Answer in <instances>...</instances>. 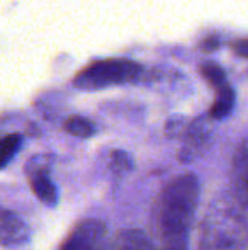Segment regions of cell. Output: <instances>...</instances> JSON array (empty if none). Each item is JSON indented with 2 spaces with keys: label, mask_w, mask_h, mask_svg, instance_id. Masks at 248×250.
<instances>
[{
  "label": "cell",
  "mask_w": 248,
  "mask_h": 250,
  "mask_svg": "<svg viewBox=\"0 0 248 250\" xmlns=\"http://www.w3.org/2000/svg\"><path fill=\"white\" fill-rule=\"evenodd\" d=\"M233 48H235V53H236V55L243 56V58H248V40L236 41V43L233 44Z\"/></svg>",
  "instance_id": "obj_15"
},
{
  "label": "cell",
  "mask_w": 248,
  "mask_h": 250,
  "mask_svg": "<svg viewBox=\"0 0 248 250\" xmlns=\"http://www.w3.org/2000/svg\"><path fill=\"white\" fill-rule=\"evenodd\" d=\"M109 250H156L145 231L134 230H121L109 242Z\"/></svg>",
  "instance_id": "obj_8"
},
{
  "label": "cell",
  "mask_w": 248,
  "mask_h": 250,
  "mask_svg": "<svg viewBox=\"0 0 248 250\" xmlns=\"http://www.w3.org/2000/svg\"><path fill=\"white\" fill-rule=\"evenodd\" d=\"M233 194L243 213H248V140L242 143L233 157Z\"/></svg>",
  "instance_id": "obj_5"
},
{
  "label": "cell",
  "mask_w": 248,
  "mask_h": 250,
  "mask_svg": "<svg viewBox=\"0 0 248 250\" xmlns=\"http://www.w3.org/2000/svg\"><path fill=\"white\" fill-rule=\"evenodd\" d=\"M201 73L204 75V79L208 80L211 85H214L216 89H221L223 85H226L225 82V72L221 66L214 65V63H204L201 66Z\"/></svg>",
  "instance_id": "obj_13"
},
{
  "label": "cell",
  "mask_w": 248,
  "mask_h": 250,
  "mask_svg": "<svg viewBox=\"0 0 248 250\" xmlns=\"http://www.w3.org/2000/svg\"><path fill=\"white\" fill-rule=\"evenodd\" d=\"M141 73V65L133 62V60H100V62L92 63L87 68H83L82 72L76 73V77L73 79V85L85 90L104 89V87L134 82V80L139 79Z\"/></svg>",
  "instance_id": "obj_3"
},
{
  "label": "cell",
  "mask_w": 248,
  "mask_h": 250,
  "mask_svg": "<svg viewBox=\"0 0 248 250\" xmlns=\"http://www.w3.org/2000/svg\"><path fill=\"white\" fill-rule=\"evenodd\" d=\"M60 250H109L106 227L97 220L82 221L66 237Z\"/></svg>",
  "instance_id": "obj_4"
},
{
  "label": "cell",
  "mask_w": 248,
  "mask_h": 250,
  "mask_svg": "<svg viewBox=\"0 0 248 250\" xmlns=\"http://www.w3.org/2000/svg\"><path fill=\"white\" fill-rule=\"evenodd\" d=\"M29 238V228L24 220L14 211L0 208V245L2 247H17Z\"/></svg>",
  "instance_id": "obj_6"
},
{
  "label": "cell",
  "mask_w": 248,
  "mask_h": 250,
  "mask_svg": "<svg viewBox=\"0 0 248 250\" xmlns=\"http://www.w3.org/2000/svg\"><path fill=\"white\" fill-rule=\"evenodd\" d=\"M156 250H189L187 240H160Z\"/></svg>",
  "instance_id": "obj_14"
},
{
  "label": "cell",
  "mask_w": 248,
  "mask_h": 250,
  "mask_svg": "<svg viewBox=\"0 0 248 250\" xmlns=\"http://www.w3.org/2000/svg\"><path fill=\"white\" fill-rule=\"evenodd\" d=\"M206 140H208V131L199 125L192 126V129L187 135L186 146L182 150V160H192L206 146Z\"/></svg>",
  "instance_id": "obj_9"
},
{
  "label": "cell",
  "mask_w": 248,
  "mask_h": 250,
  "mask_svg": "<svg viewBox=\"0 0 248 250\" xmlns=\"http://www.w3.org/2000/svg\"><path fill=\"white\" fill-rule=\"evenodd\" d=\"M248 225L235 199L211 204L201 225L199 250H247Z\"/></svg>",
  "instance_id": "obj_2"
},
{
  "label": "cell",
  "mask_w": 248,
  "mask_h": 250,
  "mask_svg": "<svg viewBox=\"0 0 248 250\" xmlns=\"http://www.w3.org/2000/svg\"><path fill=\"white\" fill-rule=\"evenodd\" d=\"M65 129L73 136H78V138H89L95 133V126L85 118H80V116H72L65 121Z\"/></svg>",
  "instance_id": "obj_12"
},
{
  "label": "cell",
  "mask_w": 248,
  "mask_h": 250,
  "mask_svg": "<svg viewBox=\"0 0 248 250\" xmlns=\"http://www.w3.org/2000/svg\"><path fill=\"white\" fill-rule=\"evenodd\" d=\"M29 182H31V189H33V192L38 196V199H39L41 203L48 204V206L57 204V201H58L57 186L51 181L46 167H43V165H41V167H34L33 170H31Z\"/></svg>",
  "instance_id": "obj_7"
},
{
  "label": "cell",
  "mask_w": 248,
  "mask_h": 250,
  "mask_svg": "<svg viewBox=\"0 0 248 250\" xmlns=\"http://www.w3.org/2000/svg\"><path fill=\"white\" fill-rule=\"evenodd\" d=\"M199 204V181L194 174L173 177L156 203L155 221L160 240H187Z\"/></svg>",
  "instance_id": "obj_1"
},
{
  "label": "cell",
  "mask_w": 248,
  "mask_h": 250,
  "mask_svg": "<svg viewBox=\"0 0 248 250\" xmlns=\"http://www.w3.org/2000/svg\"><path fill=\"white\" fill-rule=\"evenodd\" d=\"M20 145H22L20 135H9L0 140V170L5 168L9 165V162L16 157Z\"/></svg>",
  "instance_id": "obj_11"
},
{
  "label": "cell",
  "mask_w": 248,
  "mask_h": 250,
  "mask_svg": "<svg viewBox=\"0 0 248 250\" xmlns=\"http://www.w3.org/2000/svg\"><path fill=\"white\" fill-rule=\"evenodd\" d=\"M233 105H235V92L228 85H223L221 89H218V96L209 111V116L214 119H223L231 112Z\"/></svg>",
  "instance_id": "obj_10"
}]
</instances>
